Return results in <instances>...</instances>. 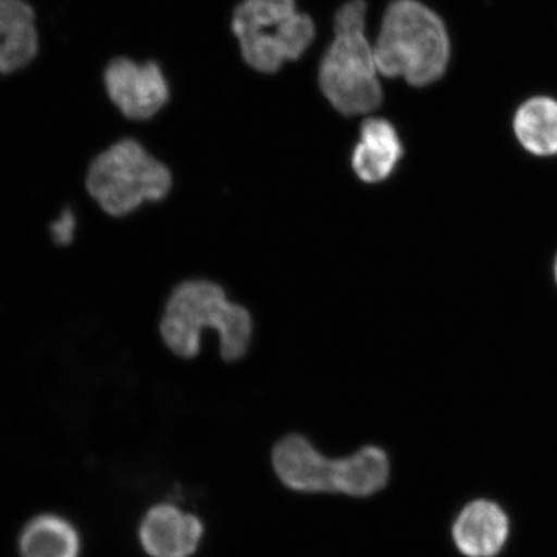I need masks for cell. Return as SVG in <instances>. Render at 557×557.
<instances>
[{"mask_svg": "<svg viewBox=\"0 0 557 557\" xmlns=\"http://www.w3.org/2000/svg\"><path fill=\"white\" fill-rule=\"evenodd\" d=\"M207 329L219 333L221 358L227 363L242 360L252 345V317L243 306L228 301L224 288L206 278L180 283L160 319L166 347L180 358L197 357Z\"/></svg>", "mask_w": 557, "mask_h": 557, "instance_id": "6da1fadb", "label": "cell"}, {"mask_svg": "<svg viewBox=\"0 0 557 557\" xmlns=\"http://www.w3.org/2000/svg\"><path fill=\"white\" fill-rule=\"evenodd\" d=\"M374 55L380 74L423 87L447 69L449 39L433 11L416 0H396L383 18Z\"/></svg>", "mask_w": 557, "mask_h": 557, "instance_id": "7a4b0ae2", "label": "cell"}, {"mask_svg": "<svg viewBox=\"0 0 557 557\" xmlns=\"http://www.w3.org/2000/svg\"><path fill=\"white\" fill-rule=\"evenodd\" d=\"M86 190L110 218H125L145 203H158L173 189V174L135 138H122L88 165Z\"/></svg>", "mask_w": 557, "mask_h": 557, "instance_id": "3957f363", "label": "cell"}, {"mask_svg": "<svg viewBox=\"0 0 557 557\" xmlns=\"http://www.w3.org/2000/svg\"><path fill=\"white\" fill-rule=\"evenodd\" d=\"M366 3L354 0L338 12L336 38L320 66V87L341 114L372 113L382 101L374 47L366 37Z\"/></svg>", "mask_w": 557, "mask_h": 557, "instance_id": "277c9868", "label": "cell"}, {"mask_svg": "<svg viewBox=\"0 0 557 557\" xmlns=\"http://www.w3.org/2000/svg\"><path fill=\"white\" fill-rule=\"evenodd\" d=\"M233 30L247 64L261 73H275L285 61L298 59L315 33L294 0H244L235 11Z\"/></svg>", "mask_w": 557, "mask_h": 557, "instance_id": "5b68a950", "label": "cell"}, {"mask_svg": "<svg viewBox=\"0 0 557 557\" xmlns=\"http://www.w3.org/2000/svg\"><path fill=\"white\" fill-rule=\"evenodd\" d=\"M271 472L297 496H338L343 458L332 457L298 431L278 436L270 449Z\"/></svg>", "mask_w": 557, "mask_h": 557, "instance_id": "8992f818", "label": "cell"}, {"mask_svg": "<svg viewBox=\"0 0 557 557\" xmlns=\"http://www.w3.org/2000/svg\"><path fill=\"white\" fill-rule=\"evenodd\" d=\"M103 83L111 102L129 121H149L170 101L169 81L154 61L115 59L104 70Z\"/></svg>", "mask_w": 557, "mask_h": 557, "instance_id": "52a82bcc", "label": "cell"}, {"mask_svg": "<svg viewBox=\"0 0 557 557\" xmlns=\"http://www.w3.org/2000/svg\"><path fill=\"white\" fill-rule=\"evenodd\" d=\"M510 537V519L496 500L476 498L466 504L450 527L453 546L465 557H497Z\"/></svg>", "mask_w": 557, "mask_h": 557, "instance_id": "ba28073f", "label": "cell"}, {"mask_svg": "<svg viewBox=\"0 0 557 557\" xmlns=\"http://www.w3.org/2000/svg\"><path fill=\"white\" fill-rule=\"evenodd\" d=\"M205 525L195 515L171 505L152 508L146 515L139 537L154 557H187L197 552Z\"/></svg>", "mask_w": 557, "mask_h": 557, "instance_id": "9c48e42d", "label": "cell"}, {"mask_svg": "<svg viewBox=\"0 0 557 557\" xmlns=\"http://www.w3.org/2000/svg\"><path fill=\"white\" fill-rule=\"evenodd\" d=\"M403 154V144L394 125L371 117L361 125L360 141L352 152V169L364 183L377 184L392 176Z\"/></svg>", "mask_w": 557, "mask_h": 557, "instance_id": "30bf717a", "label": "cell"}, {"mask_svg": "<svg viewBox=\"0 0 557 557\" xmlns=\"http://www.w3.org/2000/svg\"><path fill=\"white\" fill-rule=\"evenodd\" d=\"M393 459L379 444L360 445L343 456L338 496L354 500L380 496L392 483Z\"/></svg>", "mask_w": 557, "mask_h": 557, "instance_id": "8fae6325", "label": "cell"}, {"mask_svg": "<svg viewBox=\"0 0 557 557\" xmlns=\"http://www.w3.org/2000/svg\"><path fill=\"white\" fill-rule=\"evenodd\" d=\"M34 11L24 0H0V73L26 67L38 53Z\"/></svg>", "mask_w": 557, "mask_h": 557, "instance_id": "7c38bea8", "label": "cell"}, {"mask_svg": "<svg viewBox=\"0 0 557 557\" xmlns=\"http://www.w3.org/2000/svg\"><path fill=\"white\" fill-rule=\"evenodd\" d=\"M515 135L529 152L539 157L557 154V101L534 97L522 103L513 120Z\"/></svg>", "mask_w": 557, "mask_h": 557, "instance_id": "4fadbf2b", "label": "cell"}, {"mask_svg": "<svg viewBox=\"0 0 557 557\" xmlns=\"http://www.w3.org/2000/svg\"><path fill=\"white\" fill-rule=\"evenodd\" d=\"M21 554L23 557H78V534L60 518L35 519L21 537Z\"/></svg>", "mask_w": 557, "mask_h": 557, "instance_id": "5bb4252c", "label": "cell"}, {"mask_svg": "<svg viewBox=\"0 0 557 557\" xmlns=\"http://www.w3.org/2000/svg\"><path fill=\"white\" fill-rule=\"evenodd\" d=\"M76 227H78V221H76L74 209L70 207L62 209L59 218L50 225L52 242L55 246L69 247L74 242Z\"/></svg>", "mask_w": 557, "mask_h": 557, "instance_id": "9a60e30c", "label": "cell"}, {"mask_svg": "<svg viewBox=\"0 0 557 557\" xmlns=\"http://www.w3.org/2000/svg\"><path fill=\"white\" fill-rule=\"evenodd\" d=\"M555 277H556V282H557V259H556V263H555Z\"/></svg>", "mask_w": 557, "mask_h": 557, "instance_id": "2e32d148", "label": "cell"}]
</instances>
